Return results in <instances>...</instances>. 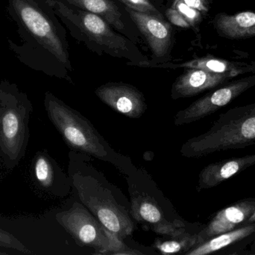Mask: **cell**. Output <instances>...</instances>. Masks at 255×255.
Listing matches in <instances>:
<instances>
[{
	"instance_id": "6da1fadb",
	"label": "cell",
	"mask_w": 255,
	"mask_h": 255,
	"mask_svg": "<svg viewBox=\"0 0 255 255\" xmlns=\"http://www.w3.org/2000/svg\"><path fill=\"white\" fill-rule=\"evenodd\" d=\"M255 145V103L221 114L208 131L187 140L181 146V154L187 158H198Z\"/></svg>"
},
{
	"instance_id": "7a4b0ae2",
	"label": "cell",
	"mask_w": 255,
	"mask_h": 255,
	"mask_svg": "<svg viewBox=\"0 0 255 255\" xmlns=\"http://www.w3.org/2000/svg\"><path fill=\"white\" fill-rule=\"evenodd\" d=\"M45 109L49 121L70 149L120 166L117 153L80 112L72 109L52 94H46Z\"/></svg>"
},
{
	"instance_id": "3957f363",
	"label": "cell",
	"mask_w": 255,
	"mask_h": 255,
	"mask_svg": "<svg viewBox=\"0 0 255 255\" xmlns=\"http://www.w3.org/2000/svg\"><path fill=\"white\" fill-rule=\"evenodd\" d=\"M31 112V104L23 97L0 94V161L6 169H14L25 157Z\"/></svg>"
},
{
	"instance_id": "277c9868",
	"label": "cell",
	"mask_w": 255,
	"mask_h": 255,
	"mask_svg": "<svg viewBox=\"0 0 255 255\" xmlns=\"http://www.w3.org/2000/svg\"><path fill=\"white\" fill-rule=\"evenodd\" d=\"M70 168L73 186L82 203L121 241L131 235L135 229L134 223L110 190L105 188L94 177L74 170L71 166Z\"/></svg>"
},
{
	"instance_id": "5b68a950",
	"label": "cell",
	"mask_w": 255,
	"mask_h": 255,
	"mask_svg": "<svg viewBox=\"0 0 255 255\" xmlns=\"http://www.w3.org/2000/svg\"><path fill=\"white\" fill-rule=\"evenodd\" d=\"M57 222L80 247H92L96 255H119L128 247L83 205L77 202L55 216Z\"/></svg>"
},
{
	"instance_id": "8992f818",
	"label": "cell",
	"mask_w": 255,
	"mask_h": 255,
	"mask_svg": "<svg viewBox=\"0 0 255 255\" xmlns=\"http://www.w3.org/2000/svg\"><path fill=\"white\" fill-rule=\"evenodd\" d=\"M63 13L74 23L82 34L90 41L94 42L100 49L119 58H128L130 61H141L140 52L136 50L128 39L117 34L109 24L98 15L91 12L64 7Z\"/></svg>"
},
{
	"instance_id": "52a82bcc",
	"label": "cell",
	"mask_w": 255,
	"mask_h": 255,
	"mask_svg": "<svg viewBox=\"0 0 255 255\" xmlns=\"http://www.w3.org/2000/svg\"><path fill=\"white\" fill-rule=\"evenodd\" d=\"M255 85V76L226 84L193 102L186 109L179 111L174 117V124L176 126L184 125L202 119L227 106Z\"/></svg>"
},
{
	"instance_id": "ba28073f",
	"label": "cell",
	"mask_w": 255,
	"mask_h": 255,
	"mask_svg": "<svg viewBox=\"0 0 255 255\" xmlns=\"http://www.w3.org/2000/svg\"><path fill=\"white\" fill-rule=\"evenodd\" d=\"M130 195V215L138 223L149 228L157 235L169 238L185 233L184 225L179 220L173 223L169 221L152 197L136 191Z\"/></svg>"
},
{
	"instance_id": "9c48e42d",
	"label": "cell",
	"mask_w": 255,
	"mask_h": 255,
	"mask_svg": "<svg viewBox=\"0 0 255 255\" xmlns=\"http://www.w3.org/2000/svg\"><path fill=\"white\" fill-rule=\"evenodd\" d=\"M95 94L105 104L127 118H139L147 110L143 94L128 84L109 82L97 88Z\"/></svg>"
},
{
	"instance_id": "30bf717a",
	"label": "cell",
	"mask_w": 255,
	"mask_h": 255,
	"mask_svg": "<svg viewBox=\"0 0 255 255\" xmlns=\"http://www.w3.org/2000/svg\"><path fill=\"white\" fill-rule=\"evenodd\" d=\"M255 250V223L210 238L193 247L185 255H207L214 253L238 255L241 252Z\"/></svg>"
},
{
	"instance_id": "8fae6325",
	"label": "cell",
	"mask_w": 255,
	"mask_h": 255,
	"mask_svg": "<svg viewBox=\"0 0 255 255\" xmlns=\"http://www.w3.org/2000/svg\"><path fill=\"white\" fill-rule=\"evenodd\" d=\"M255 209V198H248L218 211L203 229L197 233L198 245L210 238L244 226Z\"/></svg>"
},
{
	"instance_id": "7c38bea8",
	"label": "cell",
	"mask_w": 255,
	"mask_h": 255,
	"mask_svg": "<svg viewBox=\"0 0 255 255\" xmlns=\"http://www.w3.org/2000/svg\"><path fill=\"white\" fill-rule=\"evenodd\" d=\"M129 16L149 45L153 55L157 58L165 56L172 43V28L164 19L149 13L126 7Z\"/></svg>"
},
{
	"instance_id": "4fadbf2b",
	"label": "cell",
	"mask_w": 255,
	"mask_h": 255,
	"mask_svg": "<svg viewBox=\"0 0 255 255\" xmlns=\"http://www.w3.org/2000/svg\"><path fill=\"white\" fill-rule=\"evenodd\" d=\"M227 74L211 73L201 69L189 68L172 85L171 97L173 100L197 95L206 90L223 85L232 79Z\"/></svg>"
},
{
	"instance_id": "5bb4252c",
	"label": "cell",
	"mask_w": 255,
	"mask_h": 255,
	"mask_svg": "<svg viewBox=\"0 0 255 255\" xmlns=\"http://www.w3.org/2000/svg\"><path fill=\"white\" fill-rule=\"evenodd\" d=\"M255 165V154L223 160L205 166L199 174L197 190H209Z\"/></svg>"
},
{
	"instance_id": "9a60e30c",
	"label": "cell",
	"mask_w": 255,
	"mask_h": 255,
	"mask_svg": "<svg viewBox=\"0 0 255 255\" xmlns=\"http://www.w3.org/2000/svg\"><path fill=\"white\" fill-rule=\"evenodd\" d=\"M31 175L34 184L40 190L58 196L64 181V175L52 157L43 151L34 154L31 161Z\"/></svg>"
},
{
	"instance_id": "2e32d148",
	"label": "cell",
	"mask_w": 255,
	"mask_h": 255,
	"mask_svg": "<svg viewBox=\"0 0 255 255\" xmlns=\"http://www.w3.org/2000/svg\"><path fill=\"white\" fill-rule=\"evenodd\" d=\"M20 16L27 28L37 37L44 39L50 46L51 50L57 57L66 63L67 61V55L64 52V48L59 39L58 38L49 21L41 13L30 7L25 6L20 10Z\"/></svg>"
},
{
	"instance_id": "e0dca14e",
	"label": "cell",
	"mask_w": 255,
	"mask_h": 255,
	"mask_svg": "<svg viewBox=\"0 0 255 255\" xmlns=\"http://www.w3.org/2000/svg\"><path fill=\"white\" fill-rule=\"evenodd\" d=\"M215 24L218 31L229 38H247L255 36V12L219 14Z\"/></svg>"
},
{
	"instance_id": "ac0fdd59",
	"label": "cell",
	"mask_w": 255,
	"mask_h": 255,
	"mask_svg": "<svg viewBox=\"0 0 255 255\" xmlns=\"http://www.w3.org/2000/svg\"><path fill=\"white\" fill-rule=\"evenodd\" d=\"M82 10L98 15L120 31L127 32L124 16L118 6L111 0H69Z\"/></svg>"
},
{
	"instance_id": "d6986e66",
	"label": "cell",
	"mask_w": 255,
	"mask_h": 255,
	"mask_svg": "<svg viewBox=\"0 0 255 255\" xmlns=\"http://www.w3.org/2000/svg\"><path fill=\"white\" fill-rule=\"evenodd\" d=\"M187 67V68L201 69L214 73L220 74H227L235 77L239 74H242L245 72L244 66L238 63L232 62L227 60L219 59L214 57H204V58H197L192 60L188 62L183 63L181 64H163L159 67Z\"/></svg>"
},
{
	"instance_id": "ffe728a7",
	"label": "cell",
	"mask_w": 255,
	"mask_h": 255,
	"mask_svg": "<svg viewBox=\"0 0 255 255\" xmlns=\"http://www.w3.org/2000/svg\"><path fill=\"white\" fill-rule=\"evenodd\" d=\"M169 241H161L157 240L154 243V247L162 255H175L184 253L199 244L197 234L191 235L186 232L180 236L170 238Z\"/></svg>"
},
{
	"instance_id": "44dd1931",
	"label": "cell",
	"mask_w": 255,
	"mask_h": 255,
	"mask_svg": "<svg viewBox=\"0 0 255 255\" xmlns=\"http://www.w3.org/2000/svg\"><path fill=\"white\" fill-rule=\"evenodd\" d=\"M0 247L7 250H14L23 255L31 254L24 244L12 234L0 228Z\"/></svg>"
},
{
	"instance_id": "7402d4cb",
	"label": "cell",
	"mask_w": 255,
	"mask_h": 255,
	"mask_svg": "<svg viewBox=\"0 0 255 255\" xmlns=\"http://www.w3.org/2000/svg\"><path fill=\"white\" fill-rule=\"evenodd\" d=\"M172 8L179 12L190 25H196L202 19V12L181 1H173Z\"/></svg>"
},
{
	"instance_id": "603a6c76",
	"label": "cell",
	"mask_w": 255,
	"mask_h": 255,
	"mask_svg": "<svg viewBox=\"0 0 255 255\" xmlns=\"http://www.w3.org/2000/svg\"><path fill=\"white\" fill-rule=\"evenodd\" d=\"M124 3L126 7L139 12L154 15L160 19H163L161 13L150 3L148 0H118Z\"/></svg>"
},
{
	"instance_id": "cb8c5ba5",
	"label": "cell",
	"mask_w": 255,
	"mask_h": 255,
	"mask_svg": "<svg viewBox=\"0 0 255 255\" xmlns=\"http://www.w3.org/2000/svg\"><path fill=\"white\" fill-rule=\"evenodd\" d=\"M166 14L168 19L174 25L182 27V28H189L190 26V24L184 19V16L172 7H169L166 10Z\"/></svg>"
},
{
	"instance_id": "d4e9b609",
	"label": "cell",
	"mask_w": 255,
	"mask_h": 255,
	"mask_svg": "<svg viewBox=\"0 0 255 255\" xmlns=\"http://www.w3.org/2000/svg\"><path fill=\"white\" fill-rule=\"evenodd\" d=\"M174 1H181L187 4V5L197 9L202 13H207L209 10V1L208 0H174Z\"/></svg>"
},
{
	"instance_id": "484cf974",
	"label": "cell",
	"mask_w": 255,
	"mask_h": 255,
	"mask_svg": "<svg viewBox=\"0 0 255 255\" xmlns=\"http://www.w3.org/2000/svg\"><path fill=\"white\" fill-rule=\"evenodd\" d=\"M255 223V209L254 210V211H253V214H251V216H250V218H249L248 220H247V222H246L245 225H244V226H246V225L252 224V223Z\"/></svg>"
},
{
	"instance_id": "4316f807",
	"label": "cell",
	"mask_w": 255,
	"mask_h": 255,
	"mask_svg": "<svg viewBox=\"0 0 255 255\" xmlns=\"http://www.w3.org/2000/svg\"><path fill=\"white\" fill-rule=\"evenodd\" d=\"M239 255H255V250H247V251L242 252V253H240Z\"/></svg>"
},
{
	"instance_id": "83f0119b",
	"label": "cell",
	"mask_w": 255,
	"mask_h": 255,
	"mask_svg": "<svg viewBox=\"0 0 255 255\" xmlns=\"http://www.w3.org/2000/svg\"><path fill=\"white\" fill-rule=\"evenodd\" d=\"M7 255V253H2V252H0V255Z\"/></svg>"
},
{
	"instance_id": "f1b7e54d",
	"label": "cell",
	"mask_w": 255,
	"mask_h": 255,
	"mask_svg": "<svg viewBox=\"0 0 255 255\" xmlns=\"http://www.w3.org/2000/svg\"><path fill=\"white\" fill-rule=\"evenodd\" d=\"M0 163H1V161H0Z\"/></svg>"
}]
</instances>
